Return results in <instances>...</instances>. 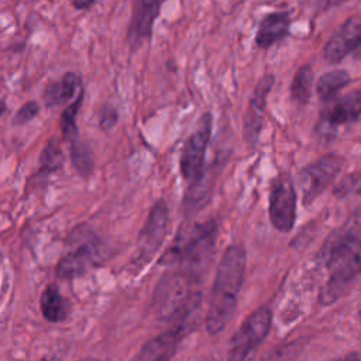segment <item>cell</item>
I'll return each mask as SVG.
<instances>
[{
    "label": "cell",
    "mask_w": 361,
    "mask_h": 361,
    "mask_svg": "<svg viewBox=\"0 0 361 361\" xmlns=\"http://www.w3.org/2000/svg\"><path fill=\"white\" fill-rule=\"evenodd\" d=\"M317 259L329 271L319 302L330 305L361 275V214L354 213L351 219L326 238Z\"/></svg>",
    "instance_id": "obj_1"
},
{
    "label": "cell",
    "mask_w": 361,
    "mask_h": 361,
    "mask_svg": "<svg viewBox=\"0 0 361 361\" xmlns=\"http://www.w3.org/2000/svg\"><path fill=\"white\" fill-rule=\"evenodd\" d=\"M245 265V248L241 244L228 245L219 262L212 288L206 314V330L209 334L220 333L233 319L244 282Z\"/></svg>",
    "instance_id": "obj_2"
},
{
    "label": "cell",
    "mask_w": 361,
    "mask_h": 361,
    "mask_svg": "<svg viewBox=\"0 0 361 361\" xmlns=\"http://www.w3.org/2000/svg\"><path fill=\"white\" fill-rule=\"evenodd\" d=\"M219 227L216 220L186 224L179 228L173 244L161 257L159 264H180L192 281L197 282L206 268L210 265Z\"/></svg>",
    "instance_id": "obj_3"
},
{
    "label": "cell",
    "mask_w": 361,
    "mask_h": 361,
    "mask_svg": "<svg viewBox=\"0 0 361 361\" xmlns=\"http://www.w3.org/2000/svg\"><path fill=\"white\" fill-rule=\"evenodd\" d=\"M193 283L196 282L182 271L162 276L152 296V307L157 316L171 322L183 319L195 309L199 305L200 293L193 290Z\"/></svg>",
    "instance_id": "obj_4"
},
{
    "label": "cell",
    "mask_w": 361,
    "mask_h": 361,
    "mask_svg": "<svg viewBox=\"0 0 361 361\" xmlns=\"http://www.w3.org/2000/svg\"><path fill=\"white\" fill-rule=\"evenodd\" d=\"M104 257V245L100 238L89 227L80 226L66 240L65 252L56 267V275L63 279H72L99 265Z\"/></svg>",
    "instance_id": "obj_5"
},
{
    "label": "cell",
    "mask_w": 361,
    "mask_h": 361,
    "mask_svg": "<svg viewBox=\"0 0 361 361\" xmlns=\"http://www.w3.org/2000/svg\"><path fill=\"white\" fill-rule=\"evenodd\" d=\"M298 195L288 172H279L269 183L268 217L272 227L281 233L292 231L296 221Z\"/></svg>",
    "instance_id": "obj_6"
},
{
    "label": "cell",
    "mask_w": 361,
    "mask_h": 361,
    "mask_svg": "<svg viewBox=\"0 0 361 361\" xmlns=\"http://www.w3.org/2000/svg\"><path fill=\"white\" fill-rule=\"evenodd\" d=\"M271 323L272 310L267 305L250 313L230 340L228 361H245L268 336Z\"/></svg>",
    "instance_id": "obj_7"
},
{
    "label": "cell",
    "mask_w": 361,
    "mask_h": 361,
    "mask_svg": "<svg viewBox=\"0 0 361 361\" xmlns=\"http://www.w3.org/2000/svg\"><path fill=\"white\" fill-rule=\"evenodd\" d=\"M343 165V157L337 154H326L303 166L298 173L303 204H310L317 199L336 180Z\"/></svg>",
    "instance_id": "obj_8"
},
{
    "label": "cell",
    "mask_w": 361,
    "mask_h": 361,
    "mask_svg": "<svg viewBox=\"0 0 361 361\" xmlns=\"http://www.w3.org/2000/svg\"><path fill=\"white\" fill-rule=\"evenodd\" d=\"M361 118V87L354 89L334 100L329 102L322 109L314 133L319 138L331 140L336 137L337 127L353 124Z\"/></svg>",
    "instance_id": "obj_9"
},
{
    "label": "cell",
    "mask_w": 361,
    "mask_h": 361,
    "mask_svg": "<svg viewBox=\"0 0 361 361\" xmlns=\"http://www.w3.org/2000/svg\"><path fill=\"white\" fill-rule=\"evenodd\" d=\"M212 127H213V118L210 113L202 114L199 118L195 131L189 135L186 140L180 159H179V168L182 176L192 182L197 179L202 172L204 171V157L206 149L210 142L212 137Z\"/></svg>",
    "instance_id": "obj_10"
},
{
    "label": "cell",
    "mask_w": 361,
    "mask_h": 361,
    "mask_svg": "<svg viewBox=\"0 0 361 361\" xmlns=\"http://www.w3.org/2000/svg\"><path fill=\"white\" fill-rule=\"evenodd\" d=\"M168 228V206L165 200L159 199L154 203L149 214L140 231L137 241V251L133 264L142 268L161 247Z\"/></svg>",
    "instance_id": "obj_11"
},
{
    "label": "cell",
    "mask_w": 361,
    "mask_h": 361,
    "mask_svg": "<svg viewBox=\"0 0 361 361\" xmlns=\"http://www.w3.org/2000/svg\"><path fill=\"white\" fill-rule=\"evenodd\" d=\"M275 83L272 73H265L257 83L243 117V137L250 148H255L264 128L267 99Z\"/></svg>",
    "instance_id": "obj_12"
},
{
    "label": "cell",
    "mask_w": 361,
    "mask_h": 361,
    "mask_svg": "<svg viewBox=\"0 0 361 361\" xmlns=\"http://www.w3.org/2000/svg\"><path fill=\"white\" fill-rule=\"evenodd\" d=\"M361 38V23L355 17L347 18L327 39L323 47V58L334 65L355 51Z\"/></svg>",
    "instance_id": "obj_13"
},
{
    "label": "cell",
    "mask_w": 361,
    "mask_h": 361,
    "mask_svg": "<svg viewBox=\"0 0 361 361\" xmlns=\"http://www.w3.org/2000/svg\"><path fill=\"white\" fill-rule=\"evenodd\" d=\"M162 1L164 0H135L127 34L128 44L133 49L151 38L152 27L161 11Z\"/></svg>",
    "instance_id": "obj_14"
},
{
    "label": "cell",
    "mask_w": 361,
    "mask_h": 361,
    "mask_svg": "<svg viewBox=\"0 0 361 361\" xmlns=\"http://www.w3.org/2000/svg\"><path fill=\"white\" fill-rule=\"evenodd\" d=\"M290 14L283 10L267 13L258 23L255 32V45L259 49H268L285 39L290 32Z\"/></svg>",
    "instance_id": "obj_15"
},
{
    "label": "cell",
    "mask_w": 361,
    "mask_h": 361,
    "mask_svg": "<svg viewBox=\"0 0 361 361\" xmlns=\"http://www.w3.org/2000/svg\"><path fill=\"white\" fill-rule=\"evenodd\" d=\"M212 188L213 186H212L209 169L204 168L202 175L197 179L192 180L185 192V197H183V203H182L183 213L186 216H190V214L196 213L197 210H200L210 199Z\"/></svg>",
    "instance_id": "obj_16"
},
{
    "label": "cell",
    "mask_w": 361,
    "mask_h": 361,
    "mask_svg": "<svg viewBox=\"0 0 361 361\" xmlns=\"http://www.w3.org/2000/svg\"><path fill=\"white\" fill-rule=\"evenodd\" d=\"M351 83V76L345 69H333L323 73L316 80V93L319 99L329 103L337 97V94Z\"/></svg>",
    "instance_id": "obj_17"
},
{
    "label": "cell",
    "mask_w": 361,
    "mask_h": 361,
    "mask_svg": "<svg viewBox=\"0 0 361 361\" xmlns=\"http://www.w3.org/2000/svg\"><path fill=\"white\" fill-rule=\"evenodd\" d=\"M39 303H41L42 316L52 323L65 320L71 310L69 302L59 293L55 285H48L44 289Z\"/></svg>",
    "instance_id": "obj_18"
},
{
    "label": "cell",
    "mask_w": 361,
    "mask_h": 361,
    "mask_svg": "<svg viewBox=\"0 0 361 361\" xmlns=\"http://www.w3.org/2000/svg\"><path fill=\"white\" fill-rule=\"evenodd\" d=\"M313 80H314V72L312 63H303L299 66V69L295 72L289 93L290 99L300 107L306 106L312 97L313 90Z\"/></svg>",
    "instance_id": "obj_19"
},
{
    "label": "cell",
    "mask_w": 361,
    "mask_h": 361,
    "mask_svg": "<svg viewBox=\"0 0 361 361\" xmlns=\"http://www.w3.org/2000/svg\"><path fill=\"white\" fill-rule=\"evenodd\" d=\"M71 161L82 176H89L93 171L92 148L79 138L71 141Z\"/></svg>",
    "instance_id": "obj_20"
},
{
    "label": "cell",
    "mask_w": 361,
    "mask_h": 361,
    "mask_svg": "<svg viewBox=\"0 0 361 361\" xmlns=\"http://www.w3.org/2000/svg\"><path fill=\"white\" fill-rule=\"evenodd\" d=\"M63 152L55 138L49 140L39 155V173H52L63 166Z\"/></svg>",
    "instance_id": "obj_21"
},
{
    "label": "cell",
    "mask_w": 361,
    "mask_h": 361,
    "mask_svg": "<svg viewBox=\"0 0 361 361\" xmlns=\"http://www.w3.org/2000/svg\"><path fill=\"white\" fill-rule=\"evenodd\" d=\"M82 102H83V90L80 89L76 99H73V102L61 114V133H62V138L68 142L78 138L76 116Z\"/></svg>",
    "instance_id": "obj_22"
},
{
    "label": "cell",
    "mask_w": 361,
    "mask_h": 361,
    "mask_svg": "<svg viewBox=\"0 0 361 361\" xmlns=\"http://www.w3.org/2000/svg\"><path fill=\"white\" fill-rule=\"evenodd\" d=\"M80 85V79L73 72H66L62 79L59 80V90H61V102L62 104L72 100L75 97L76 89Z\"/></svg>",
    "instance_id": "obj_23"
},
{
    "label": "cell",
    "mask_w": 361,
    "mask_h": 361,
    "mask_svg": "<svg viewBox=\"0 0 361 361\" xmlns=\"http://www.w3.org/2000/svg\"><path fill=\"white\" fill-rule=\"evenodd\" d=\"M39 111V104L35 102V100H30L27 103H24L18 111L16 113L14 116V120L13 123L17 124V126H23V124H27L28 121H31Z\"/></svg>",
    "instance_id": "obj_24"
},
{
    "label": "cell",
    "mask_w": 361,
    "mask_h": 361,
    "mask_svg": "<svg viewBox=\"0 0 361 361\" xmlns=\"http://www.w3.org/2000/svg\"><path fill=\"white\" fill-rule=\"evenodd\" d=\"M44 102L47 106L54 107L62 104L61 102V90H59V82H49L44 89Z\"/></svg>",
    "instance_id": "obj_25"
},
{
    "label": "cell",
    "mask_w": 361,
    "mask_h": 361,
    "mask_svg": "<svg viewBox=\"0 0 361 361\" xmlns=\"http://www.w3.org/2000/svg\"><path fill=\"white\" fill-rule=\"evenodd\" d=\"M117 120H118V114H117V110L113 106H104L102 109L99 124L103 130L113 128L117 124Z\"/></svg>",
    "instance_id": "obj_26"
},
{
    "label": "cell",
    "mask_w": 361,
    "mask_h": 361,
    "mask_svg": "<svg viewBox=\"0 0 361 361\" xmlns=\"http://www.w3.org/2000/svg\"><path fill=\"white\" fill-rule=\"evenodd\" d=\"M358 179H360V175H358V173H351V175L343 178V179L340 180V183L334 188V195H338V196L347 195V193L353 189V186L357 185V180H358Z\"/></svg>",
    "instance_id": "obj_27"
},
{
    "label": "cell",
    "mask_w": 361,
    "mask_h": 361,
    "mask_svg": "<svg viewBox=\"0 0 361 361\" xmlns=\"http://www.w3.org/2000/svg\"><path fill=\"white\" fill-rule=\"evenodd\" d=\"M75 8L78 10H86L89 7H92V4L94 3V0H72Z\"/></svg>",
    "instance_id": "obj_28"
},
{
    "label": "cell",
    "mask_w": 361,
    "mask_h": 361,
    "mask_svg": "<svg viewBox=\"0 0 361 361\" xmlns=\"http://www.w3.org/2000/svg\"><path fill=\"white\" fill-rule=\"evenodd\" d=\"M333 361H361L360 355L357 353H351V354H347L344 357H340V358H336Z\"/></svg>",
    "instance_id": "obj_29"
},
{
    "label": "cell",
    "mask_w": 361,
    "mask_h": 361,
    "mask_svg": "<svg viewBox=\"0 0 361 361\" xmlns=\"http://www.w3.org/2000/svg\"><path fill=\"white\" fill-rule=\"evenodd\" d=\"M353 58L354 59H361V38H360V42H358L355 51L353 52Z\"/></svg>",
    "instance_id": "obj_30"
},
{
    "label": "cell",
    "mask_w": 361,
    "mask_h": 361,
    "mask_svg": "<svg viewBox=\"0 0 361 361\" xmlns=\"http://www.w3.org/2000/svg\"><path fill=\"white\" fill-rule=\"evenodd\" d=\"M324 6H331V4H336V3H338V1H341V0H320Z\"/></svg>",
    "instance_id": "obj_31"
},
{
    "label": "cell",
    "mask_w": 361,
    "mask_h": 361,
    "mask_svg": "<svg viewBox=\"0 0 361 361\" xmlns=\"http://www.w3.org/2000/svg\"><path fill=\"white\" fill-rule=\"evenodd\" d=\"M6 111V104H4V102L3 100H0V117L3 116V113Z\"/></svg>",
    "instance_id": "obj_32"
},
{
    "label": "cell",
    "mask_w": 361,
    "mask_h": 361,
    "mask_svg": "<svg viewBox=\"0 0 361 361\" xmlns=\"http://www.w3.org/2000/svg\"><path fill=\"white\" fill-rule=\"evenodd\" d=\"M355 192H357V193H358V195H360V196H361V183H360V185H358V186H357V189H355Z\"/></svg>",
    "instance_id": "obj_33"
},
{
    "label": "cell",
    "mask_w": 361,
    "mask_h": 361,
    "mask_svg": "<svg viewBox=\"0 0 361 361\" xmlns=\"http://www.w3.org/2000/svg\"><path fill=\"white\" fill-rule=\"evenodd\" d=\"M41 361H59V360H56V358H44Z\"/></svg>",
    "instance_id": "obj_34"
},
{
    "label": "cell",
    "mask_w": 361,
    "mask_h": 361,
    "mask_svg": "<svg viewBox=\"0 0 361 361\" xmlns=\"http://www.w3.org/2000/svg\"><path fill=\"white\" fill-rule=\"evenodd\" d=\"M80 361H99V360H94V358H85V360H80Z\"/></svg>",
    "instance_id": "obj_35"
},
{
    "label": "cell",
    "mask_w": 361,
    "mask_h": 361,
    "mask_svg": "<svg viewBox=\"0 0 361 361\" xmlns=\"http://www.w3.org/2000/svg\"><path fill=\"white\" fill-rule=\"evenodd\" d=\"M360 320H361V312H360Z\"/></svg>",
    "instance_id": "obj_36"
}]
</instances>
